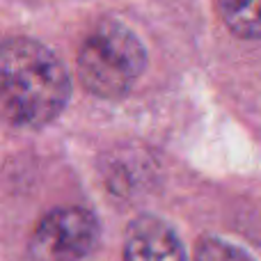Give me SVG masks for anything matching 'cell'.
Masks as SVG:
<instances>
[{"instance_id": "cell-1", "label": "cell", "mask_w": 261, "mask_h": 261, "mask_svg": "<svg viewBox=\"0 0 261 261\" xmlns=\"http://www.w3.org/2000/svg\"><path fill=\"white\" fill-rule=\"evenodd\" d=\"M71 99V78L50 48L30 37H9L0 50V103L9 124L44 128Z\"/></svg>"}, {"instance_id": "cell-2", "label": "cell", "mask_w": 261, "mask_h": 261, "mask_svg": "<svg viewBox=\"0 0 261 261\" xmlns=\"http://www.w3.org/2000/svg\"><path fill=\"white\" fill-rule=\"evenodd\" d=\"M147 69V48L130 28L115 18L99 21L78 50V78L90 94L124 99Z\"/></svg>"}, {"instance_id": "cell-3", "label": "cell", "mask_w": 261, "mask_h": 261, "mask_svg": "<svg viewBox=\"0 0 261 261\" xmlns=\"http://www.w3.org/2000/svg\"><path fill=\"white\" fill-rule=\"evenodd\" d=\"M101 227L92 211L62 206L48 211L30 236V261H78L99 243Z\"/></svg>"}, {"instance_id": "cell-4", "label": "cell", "mask_w": 261, "mask_h": 261, "mask_svg": "<svg viewBox=\"0 0 261 261\" xmlns=\"http://www.w3.org/2000/svg\"><path fill=\"white\" fill-rule=\"evenodd\" d=\"M122 261H186V252L167 222L153 216H140L126 229Z\"/></svg>"}, {"instance_id": "cell-5", "label": "cell", "mask_w": 261, "mask_h": 261, "mask_svg": "<svg viewBox=\"0 0 261 261\" xmlns=\"http://www.w3.org/2000/svg\"><path fill=\"white\" fill-rule=\"evenodd\" d=\"M218 12L231 35L261 39V0H218Z\"/></svg>"}, {"instance_id": "cell-6", "label": "cell", "mask_w": 261, "mask_h": 261, "mask_svg": "<svg viewBox=\"0 0 261 261\" xmlns=\"http://www.w3.org/2000/svg\"><path fill=\"white\" fill-rule=\"evenodd\" d=\"M193 261H254L245 250L236 248V245L227 243L222 239H199V243L195 245V257Z\"/></svg>"}]
</instances>
